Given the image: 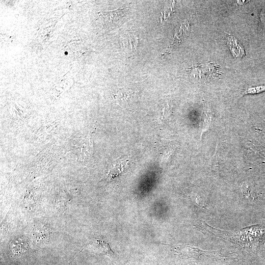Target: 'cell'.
Wrapping results in <instances>:
<instances>
[{"label": "cell", "instance_id": "cell-1", "mask_svg": "<svg viewBox=\"0 0 265 265\" xmlns=\"http://www.w3.org/2000/svg\"><path fill=\"white\" fill-rule=\"evenodd\" d=\"M85 248L93 249L103 255L112 256L114 254L109 243L102 237L93 238Z\"/></svg>", "mask_w": 265, "mask_h": 265}, {"label": "cell", "instance_id": "cell-2", "mask_svg": "<svg viewBox=\"0 0 265 265\" xmlns=\"http://www.w3.org/2000/svg\"><path fill=\"white\" fill-rule=\"evenodd\" d=\"M128 159H120L116 161L112 165L108 171L106 179L110 180L119 175L124 170L128 163Z\"/></svg>", "mask_w": 265, "mask_h": 265}, {"label": "cell", "instance_id": "cell-3", "mask_svg": "<svg viewBox=\"0 0 265 265\" xmlns=\"http://www.w3.org/2000/svg\"><path fill=\"white\" fill-rule=\"evenodd\" d=\"M132 97V92L127 88H120L113 96V98L115 103L120 106L124 105L125 103Z\"/></svg>", "mask_w": 265, "mask_h": 265}, {"label": "cell", "instance_id": "cell-4", "mask_svg": "<svg viewBox=\"0 0 265 265\" xmlns=\"http://www.w3.org/2000/svg\"><path fill=\"white\" fill-rule=\"evenodd\" d=\"M127 13V10L124 8H120L114 11L105 13V18L108 23L112 25L117 24L121 21Z\"/></svg>", "mask_w": 265, "mask_h": 265}, {"label": "cell", "instance_id": "cell-5", "mask_svg": "<svg viewBox=\"0 0 265 265\" xmlns=\"http://www.w3.org/2000/svg\"><path fill=\"white\" fill-rule=\"evenodd\" d=\"M124 41H126V45L131 51H135L138 43V37L134 33H128Z\"/></svg>", "mask_w": 265, "mask_h": 265}, {"label": "cell", "instance_id": "cell-6", "mask_svg": "<svg viewBox=\"0 0 265 265\" xmlns=\"http://www.w3.org/2000/svg\"><path fill=\"white\" fill-rule=\"evenodd\" d=\"M265 91V85L250 88L246 90L243 94H255Z\"/></svg>", "mask_w": 265, "mask_h": 265}, {"label": "cell", "instance_id": "cell-7", "mask_svg": "<svg viewBox=\"0 0 265 265\" xmlns=\"http://www.w3.org/2000/svg\"><path fill=\"white\" fill-rule=\"evenodd\" d=\"M260 19L261 23L265 26V6L261 11L260 14Z\"/></svg>", "mask_w": 265, "mask_h": 265}]
</instances>
